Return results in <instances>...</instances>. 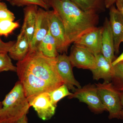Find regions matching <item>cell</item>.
<instances>
[{
    "instance_id": "8fae6325",
    "label": "cell",
    "mask_w": 123,
    "mask_h": 123,
    "mask_svg": "<svg viewBox=\"0 0 123 123\" xmlns=\"http://www.w3.org/2000/svg\"><path fill=\"white\" fill-rule=\"evenodd\" d=\"M49 31L47 11L42 9H38L35 31L30 44V50H36L40 42L47 34Z\"/></svg>"
},
{
    "instance_id": "d4e9b609",
    "label": "cell",
    "mask_w": 123,
    "mask_h": 123,
    "mask_svg": "<svg viewBox=\"0 0 123 123\" xmlns=\"http://www.w3.org/2000/svg\"><path fill=\"white\" fill-rule=\"evenodd\" d=\"M15 42V41L4 42L0 38V53H8Z\"/></svg>"
},
{
    "instance_id": "cb8c5ba5",
    "label": "cell",
    "mask_w": 123,
    "mask_h": 123,
    "mask_svg": "<svg viewBox=\"0 0 123 123\" xmlns=\"http://www.w3.org/2000/svg\"><path fill=\"white\" fill-rule=\"evenodd\" d=\"M14 14L7 8V7L0 9V20H8L14 21Z\"/></svg>"
},
{
    "instance_id": "277c9868",
    "label": "cell",
    "mask_w": 123,
    "mask_h": 123,
    "mask_svg": "<svg viewBox=\"0 0 123 123\" xmlns=\"http://www.w3.org/2000/svg\"><path fill=\"white\" fill-rule=\"evenodd\" d=\"M95 85L100 100L109 112V118L120 119L122 109L120 91L115 88L111 82L104 81Z\"/></svg>"
},
{
    "instance_id": "2e32d148",
    "label": "cell",
    "mask_w": 123,
    "mask_h": 123,
    "mask_svg": "<svg viewBox=\"0 0 123 123\" xmlns=\"http://www.w3.org/2000/svg\"><path fill=\"white\" fill-rule=\"evenodd\" d=\"M24 10V22L21 30L25 33L31 44L35 31L38 9L37 6L31 5L27 6Z\"/></svg>"
},
{
    "instance_id": "484cf974",
    "label": "cell",
    "mask_w": 123,
    "mask_h": 123,
    "mask_svg": "<svg viewBox=\"0 0 123 123\" xmlns=\"http://www.w3.org/2000/svg\"><path fill=\"white\" fill-rule=\"evenodd\" d=\"M115 3L116 8L121 14L123 18V0H117Z\"/></svg>"
},
{
    "instance_id": "8d00e7d4",
    "label": "cell",
    "mask_w": 123,
    "mask_h": 123,
    "mask_svg": "<svg viewBox=\"0 0 123 123\" xmlns=\"http://www.w3.org/2000/svg\"></svg>"
},
{
    "instance_id": "603a6c76",
    "label": "cell",
    "mask_w": 123,
    "mask_h": 123,
    "mask_svg": "<svg viewBox=\"0 0 123 123\" xmlns=\"http://www.w3.org/2000/svg\"><path fill=\"white\" fill-rule=\"evenodd\" d=\"M10 3L13 6L18 7L29 6L31 5L39 6L46 10H48L50 7L44 0H12Z\"/></svg>"
},
{
    "instance_id": "ffe728a7",
    "label": "cell",
    "mask_w": 123,
    "mask_h": 123,
    "mask_svg": "<svg viewBox=\"0 0 123 123\" xmlns=\"http://www.w3.org/2000/svg\"><path fill=\"white\" fill-rule=\"evenodd\" d=\"M52 102L57 106L58 102L65 97L70 96L73 93L69 92L67 86L64 84L50 92H49Z\"/></svg>"
},
{
    "instance_id": "f1b7e54d",
    "label": "cell",
    "mask_w": 123,
    "mask_h": 123,
    "mask_svg": "<svg viewBox=\"0 0 123 123\" xmlns=\"http://www.w3.org/2000/svg\"><path fill=\"white\" fill-rule=\"evenodd\" d=\"M120 99L121 105L122 106V109L120 114V119H123V91L120 92Z\"/></svg>"
},
{
    "instance_id": "30bf717a",
    "label": "cell",
    "mask_w": 123,
    "mask_h": 123,
    "mask_svg": "<svg viewBox=\"0 0 123 123\" xmlns=\"http://www.w3.org/2000/svg\"><path fill=\"white\" fill-rule=\"evenodd\" d=\"M38 116L43 120L50 119L55 114L56 107L53 105L49 92H44L35 97L30 103Z\"/></svg>"
},
{
    "instance_id": "83f0119b",
    "label": "cell",
    "mask_w": 123,
    "mask_h": 123,
    "mask_svg": "<svg viewBox=\"0 0 123 123\" xmlns=\"http://www.w3.org/2000/svg\"><path fill=\"white\" fill-rule=\"evenodd\" d=\"M117 0H105V6L107 8H110L115 3Z\"/></svg>"
},
{
    "instance_id": "d590c367",
    "label": "cell",
    "mask_w": 123,
    "mask_h": 123,
    "mask_svg": "<svg viewBox=\"0 0 123 123\" xmlns=\"http://www.w3.org/2000/svg\"><path fill=\"white\" fill-rule=\"evenodd\" d=\"M1 0H0V1Z\"/></svg>"
},
{
    "instance_id": "d6986e66",
    "label": "cell",
    "mask_w": 123,
    "mask_h": 123,
    "mask_svg": "<svg viewBox=\"0 0 123 123\" xmlns=\"http://www.w3.org/2000/svg\"><path fill=\"white\" fill-rule=\"evenodd\" d=\"M114 73L111 82L115 88L119 91H123V63L114 67Z\"/></svg>"
},
{
    "instance_id": "7c38bea8",
    "label": "cell",
    "mask_w": 123,
    "mask_h": 123,
    "mask_svg": "<svg viewBox=\"0 0 123 123\" xmlns=\"http://www.w3.org/2000/svg\"><path fill=\"white\" fill-rule=\"evenodd\" d=\"M110 21L114 36L115 53L119 52L120 46L123 41V18L114 6L110 8Z\"/></svg>"
},
{
    "instance_id": "4316f807",
    "label": "cell",
    "mask_w": 123,
    "mask_h": 123,
    "mask_svg": "<svg viewBox=\"0 0 123 123\" xmlns=\"http://www.w3.org/2000/svg\"><path fill=\"white\" fill-rule=\"evenodd\" d=\"M123 62V51L121 53V55H120L119 56L115 59L112 62V66H114L120 63H121V62Z\"/></svg>"
},
{
    "instance_id": "8992f818",
    "label": "cell",
    "mask_w": 123,
    "mask_h": 123,
    "mask_svg": "<svg viewBox=\"0 0 123 123\" xmlns=\"http://www.w3.org/2000/svg\"><path fill=\"white\" fill-rule=\"evenodd\" d=\"M47 11L49 31L55 41L57 52L66 53L69 46L66 40L63 25L54 10Z\"/></svg>"
},
{
    "instance_id": "44dd1931",
    "label": "cell",
    "mask_w": 123,
    "mask_h": 123,
    "mask_svg": "<svg viewBox=\"0 0 123 123\" xmlns=\"http://www.w3.org/2000/svg\"><path fill=\"white\" fill-rule=\"evenodd\" d=\"M8 53H0V73L11 71L16 72L17 66H14Z\"/></svg>"
},
{
    "instance_id": "1f68e13d",
    "label": "cell",
    "mask_w": 123,
    "mask_h": 123,
    "mask_svg": "<svg viewBox=\"0 0 123 123\" xmlns=\"http://www.w3.org/2000/svg\"><path fill=\"white\" fill-rule=\"evenodd\" d=\"M44 1L46 2L47 4L50 7V5H49V2H50V0H44Z\"/></svg>"
},
{
    "instance_id": "6da1fadb",
    "label": "cell",
    "mask_w": 123,
    "mask_h": 123,
    "mask_svg": "<svg viewBox=\"0 0 123 123\" xmlns=\"http://www.w3.org/2000/svg\"><path fill=\"white\" fill-rule=\"evenodd\" d=\"M56 57H47L37 50H30L24 59L18 61L16 72L29 103L39 94L50 92L64 84L56 68Z\"/></svg>"
},
{
    "instance_id": "9a60e30c",
    "label": "cell",
    "mask_w": 123,
    "mask_h": 123,
    "mask_svg": "<svg viewBox=\"0 0 123 123\" xmlns=\"http://www.w3.org/2000/svg\"><path fill=\"white\" fill-rule=\"evenodd\" d=\"M30 43L25 33L21 30L17 41L9 51L11 59L18 61L22 60L26 56L30 50Z\"/></svg>"
},
{
    "instance_id": "7402d4cb",
    "label": "cell",
    "mask_w": 123,
    "mask_h": 123,
    "mask_svg": "<svg viewBox=\"0 0 123 123\" xmlns=\"http://www.w3.org/2000/svg\"><path fill=\"white\" fill-rule=\"evenodd\" d=\"M19 26L18 23L11 20H0V36H8Z\"/></svg>"
},
{
    "instance_id": "d6a6232c",
    "label": "cell",
    "mask_w": 123,
    "mask_h": 123,
    "mask_svg": "<svg viewBox=\"0 0 123 123\" xmlns=\"http://www.w3.org/2000/svg\"><path fill=\"white\" fill-rule=\"evenodd\" d=\"M2 102L0 101V111L2 109Z\"/></svg>"
},
{
    "instance_id": "5b68a950",
    "label": "cell",
    "mask_w": 123,
    "mask_h": 123,
    "mask_svg": "<svg viewBox=\"0 0 123 123\" xmlns=\"http://www.w3.org/2000/svg\"><path fill=\"white\" fill-rule=\"evenodd\" d=\"M68 98H77L80 102L86 103L95 113H101L106 111L98 94L95 85L88 84L76 88L72 94L68 96Z\"/></svg>"
},
{
    "instance_id": "e575fe53",
    "label": "cell",
    "mask_w": 123,
    "mask_h": 123,
    "mask_svg": "<svg viewBox=\"0 0 123 123\" xmlns=\"http://www.w3.org/2000/svg\"><path fill=\"white\" fill-rule=\"evenodd\" d=\"M121 63H123V62H121Z\"/></svg>"
},
{
    "instance_id": "52a82bcc",
    "label": "cell",
    "mask_w": 123,
    "mask_h": 123,
    "mask_svg": "<svg viewBox=\"0 0 123 123\" xmlns=\"http://www.w3.org/2000/svg\"><path fill=\"white\" fill-rule=\"evenodd\" d=\"M69 57L73 67L91 70L96 67L95 56L80 46L74 44L71 48Z\"/></svg>"
},
{
    "instance_id": "4fadbf2b",
    "label": "cell",
    "mask_w": 123,
    "mask_h": 123,
    "mask_svg": "<svg viewBox=\"0 0 123 123\" xmlns=\"http://www.w3.org/2000/svg\"><path fill=\"white\" fill-rule=\"evenodd\" d=\"M114 42L109 20L106 18L103 27L101 54L112 63L114 60Z\"/></svg>"
},
{
    "instance_id": "836d02e7",
    "label": "cell",
    "mask_w": 123,
    "mask_h": 123,
    "mask_svg": "<svg viewBox=\"0 0 123 123\" xmlns=\"http://www.w3.org/2000/svg\"><path fill=\"white\" fill-rule=\"evenodd\" d=\"M5 0L7 1H9V2H11V1L12 0Z\"/></svg>"
},
{
    "instance_id": "74e56055",
    "label": "cell",
    "mask_w": 123,
    "mask_h": 123,
    "mask_svg": "<svg viewBox=\"0 0 123 123\" xmlns=\"http://www.w3.org/2000/svg\"></svg>"
},
{
    "instance_id": "7a4b0ae2",
    "label": "cell",
    "mask_w": 123,
    "mask_h": 123,
    "mask_svg": "<svg viewBox=\"0 0 123 123\" xmlns=\"http://www.w3.org/2000/svg\"><path fill=\"white\" fill-rule=\"evenodd\" d=\"M49 5L63 25L69 46L97 27L99 19L97 12L84 11L70 0H50Z\"/></svg>"
},
{
    "instance_id": "3957f363",
    "label": "cell",
    "mask_w": 123,
    "mask_h": 123,
    "mask_svg": "<svg viewBox=\"0 0 123 123\" xmlns=\"http://www.w3.org/2000/svg\"><path fill=\"white\" fill-rule=\"evenodd\" d=\"M0 111V123H14L26 115L30 107L23 86L17 82L2 102Z\"/></svg>"
},
{
    "instance_id": "5bb4252c",
    "label": "cell",
    "mask_w": 123,
    "mask_h": 123,
    "mask_svg": "<svg viewBox=\"0 0 123 123\" xmlns=\"http://www.w3.org/2000/svg\"><path fill=\"white\" fill-rule=\"evenodd\" d=\"M95 56L97 60L96 67L91 70L93 78L96 80L103 79L106 82H111L114 73V66L101 53Z\"/></svg>"
},
{
    "instance_id": "4dcf8cb0",
    "label": "cell",
    "mask_w": 123,
    "mask_h": 123,
    "mask_svg": "<svg viewBox=\"0 0 123 123\" xmlns=\"http://www.w3.org/2000/svg\"><path fill=\"white\" fill-rule=\"evenodd\" d=\"M6 7H7V6L5 3L0 2V9Z\"/></svg>"
},
{
    "instance_id": "9c48e42d",
    "label": "cell",
    "mask_w": 123,
    "mask_h": 123,
    "mask_svg": "<svg viewBox=\"0 0 123 123\" xmlns=\"http://www.w3.org/2000/svg\"><path fill=\"white\" fill-rule=\"evenodd\" d=\"M103 27H97L82 36L74 42V44L80 46L95 56L101 53Z\"/></svg>"
},
{
    "instance_id": "e0dca14e",
    "label": "cell",
    "mask_w": 123,
    "mask_h": 123,
    "mask_svg": "<svg viewBox=\"0 0 123 123\" xmlns=\"http://www.w3.org/2000/svg\"><path fill=\"white\" fill-rule=\"evenodd\" d=\"M36 50L48 57L54 58L59 55L55 41L49 31L40 42Z\"/></svg>"
},
{
    "instance_id": "ac0fdd59",
    "label": "cell",
    "mask_w": 123,
    "mask_h": 123,
    "mask_svg": "<svg viewBox=\"0 0 123 123\" xmlns=\"http://www.w3.org/2000/svg\"><path fill=\"white\" fill-rule=\"evenodd\" d=\"M84 11L96 12L105 6V0H70Z\"/></svg>"
},
{
    "instance_id": "ba28073f",
    "label": "cell",
    "mask_w": 123,
    "mask_h": 123,
    "mask_svg": "<svg viewBox=\"0 0 123 123\" xmlns=\"http://www.w3.org/2000/svg\"><path fill=\"white\" fill-rule=\"evenodd\" d=\"M56 66L59 75L64 84L69 90L74 92L76 88H81L80 83L75 79L73 72V66L69 56L65 53L59 55L56 58Z\"/></svg>"
},
{
    "instance_id": "f546056e",
    "label": "cell",
    "mask_w": 123,
    "mask_h": 123,
    "mask_svg": "<svg viewBox=\"0 0 123 123\" xmlns=\"http://www.w3.org/2000/svg\"><path fill=\"white\" fill-rule=\"evenodd\" d=\"M14 123H28L26 115L24 116L20 120Z\"/></svg>"
}]
</instances>
